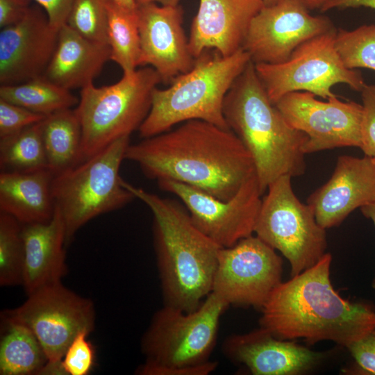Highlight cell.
Segmentation results:
<instances>
[{"mask_svg": "<svg viewBox=\"0 0 375 375\" xmlns=\"http://www.w3.org/2000/svg\"><path fill=\"white\" fill-rule=\"evenodd\" d=\"M110 54L108 44L85 38L65 24L43 76L67 90H81L93 83Z\"/></svg>", "mask_w": 375, "mask_h": 375, "instance_id": "cell-22", "label": "cell"}, {"mask_svg": "<svg viewBox=\"0 0 375 375\" xmlns=\"http://www.w3.org/2000/svg\"><path fill=\"white\" fill-rule=\"evenodd\" d=\"M284 0H262L265 6H272Z\"/></svg>", "mask_w": 375, "mask_h": 375, "instance_id": "cell-43", "label": "cell"}, {"mask_svg": "<svg viewBox=\"0 0 375 375\" xmlns=\"http://www.w3.org/2000/svg\"><path fill=\"white\" fill-rule=\"evenodd\" d=\"M90 333L82 331L72 340L67 349L62 366L65 375H88L95 364V350L88 340Z\"/></svg>", "mask_w": 375, "mask_h": 375, "instance_id": "cell-32", "label": "cell"}, {"mask_svg": "<svg viewBox=\"0 0 375 375\" xmlns=\"http://www.w3.org/2000/svg\"><path fill=\"white\" fill-rule=\"evenodd\" d=\"M42 121L0 138L1 172H27L48 168Z\"/></svg>", "mask_w": 375, "mask_h": 375, "instance_id": "cell-28", "label": "cell"}, {"mask_svg": "<svg viewBox=\"0 0 375 375\" xmlns=\"http://www.w3.org/2000/svg\"><path fill=\"white\" fill-rule=\"evenodd\" d=\"M229 306L210 292L191 312L164 305L157 310L141 340L146 358L141 375H208L218 362L210 360L219 321Z\"/></svg>", "mask_w": 375, "mask_h": 375, "instance_id": "cell-5", "label": "cell"}, {"mask_svg": "<svg viewBox=\"0 0 375 375\" xmlns=\"http://www.w3.org/2000/svg\"><path fill=\"white\" fill-rule=\"evenodd\" d=\"M180 0H136L137 4L156 3L161 6H178Z\"/></svg>", "mask_w": 375, "mask_h": 375, "instance_id": "cell-41", "label": "cell"}, {"mask_svg": "<svg viewBox=\"0 0 375 375\" xmlns=\"http://www.w3.org/2000/svg\"><path fill=\"white\" fill-rule=\"evenodd\" d=\"M160 82L158 72L144 66L114 84L96 87L92 83L81 89L74 109L82 133L79 163L139 130Z\"/></svg>", "mask_w": 375, "mask_h": 375, "instance_id": "cell-7", "label": "cell"}, {"mask_svg": "<svg viewBox=\"0 0 375 375\" xmlns=\"http://www.w3.org/2000/svg\"><path fill=\"white\" fill-rule=\"evenodd\" d=\"M264 6L262 0H200L188 39L192 55L197 58L211 49L224 57L235 53Z\"/></svg>", "mask_w": 375, "mask_h": 375, "instance_id": "cell-19", "label": "cell"}, {"mask_svg": "<svg viewBox=\"0 0 375 375\" xmlns=\"http://www.w3.org/2000/svg\"><path fill=\"white\" fill-rule=\"evenodd\" d=\"M283 260L256 235L221 248L212 291L229 306L261 309L281 283Z\"/></svg>", "mask_w": 375, "mask_h": 375, "instance_id": "cell-12", "label": "cell"}, {"mask_svg": "<svg viewBox=\"0 0 375 375\" xmlns=\"http://www.w3.org/2000/svg\"><path fill=\"white\" fill-rule=\"evenodd\" d=\"M223 112L229 128L252 157L262 194L283 176L305 173L308 136L292 127L270 101L252 60L227 92Z\"/></svg>", "mask_w": 375, "mask_h": 375, "instance_id": "cell-4", "label": "cell"}, {"mask_svg": "<svg viewBox=\"0 0 375 375\" xmlns=\"http://www.w3.org/2000/svg\"><path fill=\"white\" fill-rule=\"evenodd\" d=\"M329 0H305L310 10L321 9V8Z\"/></svg>", "mask_w": 375, "mask_h": 375, "instance_id": "cell-42", "label": "cell"}, {"mask_svg": "<svg viewBox=\"0 0 375 375\" xmlns=\"http://www.w3.org/2000/svg\"><path fill=\"white\" fill-rule=\"evenodd\" d=\"M292 177L283 176L267 188L254 233L289 261L291 277L314 266L326 253L325 228L312 208L294 194Z\"/></svg>", "mask_w": 375, "mask_h": 375, "instance_id": "cell-9", "label": "cell"}, {"mask_svg": "<svg viewBox=\"0 0 375 375\" xmlns=\"http://www.w3.org/2000/svg\"><path fill=\"white\" fill-rule=\"evenodd\" d=\"M108 16V41L110 60L117 64L123 75L137 70L140 57V39L137 12L124 11L110 0H106Z\"/></svg>", "mask_w": 375, "mask_h": 375, "instance_id": "cell-27", "label": "cell"}, {"mask_svg": "<svg viewBox=\"0 0 375 375\" xmlns=\"http://www.w3.org/2000/svg\"><path fill=\"white\" fill-rule=\"evenodd\" d=\"M205 51L193 67L165 89L156 88L150 111L139 128L142 138H150L192 119L230 129L224 116L226 95L251 60L241 48L229 56Z\"/></svg>", "mask_w": 375, "mask_h": 375, "instance_id": "cell-6", "label": "cell"}, {"mask_svg": "<svg viewBox=\"0 0 375 375\" xmlns=\"http://www.w3.org/2000/svg\"><path fill=\"white\" fill-rule=\"evenodd\" d=\"M42 138L48 168L54 175L79 163L81 126L74 109L46 116Z\"/></svg>", "mask_w": 375, "mask_h": 375, "instance_id": "cell-25", "label": "cell"}, {"mask_svg": "<svg viewBox=\"0 0 375 375\" xmlns=\"http://www.w3.org/2000/svg\"><path fill=\"white\" fill-rule=\"evenodd\" d=\"M120 9L125 12L136 14L138 4L136 0H110Z\"/></svg>", "mask_w": 375, "mask_h": 375, "instance_id": "cell-39", "label": "cell"}, {"mask_svg": "<svg viewBox=\"0 0 375 375\" xmlns=\"http://www.w3.org/2000/svg\"><path fill=\"white\" fill-rule=\"evenodd\" d=\"M24 248L22 224L0 212V285H22Z\"/></svg>", "mask_w": 375, "mask_h": 375, "instance_id": "cell-29", "label": "cell"}, {"mask_svg": "<svg viewBox=\"0 0 375 375\" xmlns=\"http://www.w3.org/2000/svg\"><path fill=\"white\" fill-rule=\"evenodd\" d=\"M360 210L365 217L372 220L375 226V201L362 206ZM372 287L375 290V276L372 283Z\"/></svg>", "mask_w": 375, "mask_h": 375, "instance_id": "cell-40", "label": "cell"}, {"mask_svg": "<svg viewBox=\"0 0 375 375\" xmlns=\"http://www.w3.org/2000/svg\"><path fill=\"white\" fill-rule=\"evenodd\" d=\"M372 161H373V162H374V164L375 165V157H372Z\"/></svg>", "mask_w": 375, "mask_h": 375, "instance_id": "cell-44", "label": "cell"}, {"mask_svg": "<svg viewBox=\"0 0 375 375\" xmlns=\"http://www.w3.org/2000/svg\"><path fill=\"white\" fill-rule=\"evenodd\" d=\"M333 28L328 17L310 14L305 0H284L255 16L242 48L254 63H281L301 44Z\"/></svg>", "mask_w": 375, "mask_h": 375, "instance_id": "cell-15", "label": "cell"}, {"mask_svg": "<svg viewBox=\"0 0 375 375\" xmlns=\"http://www.w3.org/2000/svg\"><path fill=\"white\" fill-rule=\"evenodd\" d=\"M347 349L365 374L375 375V327Z\"/></svg>", "mask_w": 375, "mask_h": 375, "instance_id": "cell-35", "label": "cell"}, {"mask_svg": "<svg viewBox=\"0 0 375 375\" xmlns=\"http://www.w3.org/2000/svg\"><path fill=\"white\" fill-rule=\"evenodd\" d=\"M332 256L281 282L261 308L260 327L281 340L303 339L314 344L329 340L345 347L375 327V309L343 299L330 279Z\"/></svg>", "mask_w": 375, "mask_h": 375, "instance_id": "cell-2", "label": "cell"}, {"mask_svg": "<svg viewBox=\"0 0 375 375\" xmlns=\"http://www.w3.org/2000/svg\"><path fill=\"white\" fill-rule=\"evenodd\" d=\"M335 48L345 67L375 71V24L337 29Z\"/></svg>", "mask_w": 375, "mask_h": 375, "instance_id": "cell-30", "label": "cell"}, {"mask_svg": "<svg viewBox=\"0 0 375 375\" xmlns=\"http://www.w3.org/2000/svg\"><path fill=\"white\" fill-rule=\"evenodd\" d=\"M0 99L44 116L72 108L79 101L71 90L44 76L16 85H1Z\"/></svg>", "mask_w": 375, "mask_h": 375, "instance_id": "cell-26", "label": "cell"}, {"mask_svg": "<svg viewBox=\"0 0 375 375\" xmlns=\"http://www.w3.org/2000/svg\"><path fill=\"white\" fill-rule=\"evenodd\" d=\"M153 215V244L164 305L195 310L211 292L221 248L192 222L184 205L121 181Z\"/></svg>", "mask_w": 375, "mask_h": 375, "instance_id": "cell-3", "label": "cell"}, {"mask_svg": "<svg viewBox=\"0 0 375 375\" xmlns=\"http://www.w3.org/2000/svg\"><path fill=\"white\" fill-rule=\"evenodd\" d=\"M222 351L230 360L244 365L254 375L299 374L323 358L322 353L279 339L262 327L228 336Z\"/></svg>", "mask_w": 375, "mask_h": 375, "instance_id": "cell-20", "label": "cell"}, {"mask_svg": "<svg viewBox=\"0 0 375 375\" xmlns=\"http://www.w3.org/2000/svg\"><path fill=\"white\" fill-rule=\"evenodd\" d=\"M24 261L22 285L27 295L61 281L67 272L66 233L61 214L55 206L47 222L22 224Z\"/></svg>", "mask_w": 375, "mask_h": 375, "instance_id": "cell-21", "label": "cell"}, {"mask_svg": "<svg viewBox=\"0 0 375 375\" xmlns=\"http://www.w3.org/2000/svg\"><path fill=\"white\" fill-rule=\"evenodd\" d=\"M47 14L51 26L60 29L67 19L75 0H33Z\"/></svg>", "mask_w": 375, "mask_h": 375, "instance_id": "cell-36", "label": "cell"}, {"mask_svg": "<svg viewBox=\"0 0 375 375\" xmlns=\"http://www.w3.org/2000/svg\"><path fill=\"white\" fill-rule=\"evenodd\" d=\"M336 31L335 28L301 44L283 62L254 63L274 104L293 92H308L328 99L335 95L332 88L338 83L360 92L364 78L360 71L347 69L342 62L335 48Z\"/></svg>", "mask_w": 375, "mask_h": 375, "instance_id": "cell-11", "label": "cell"}, {"mask_svg": "<svg viewBox=\"0 0 375 375\" xmlns=\"http://www.w3.org/2000/svg\"><path fill=\"white\" fill-rule=\"evenodd\" d=\"M308 92H293L280 99L276 108L287 122L308 136L306 154L344 147L361 146L362 106L336 95L320 101Z\"/></svg>", "mask_w": 375, "mask_h": 375, "instance_id": "cell-14", "label": "cell"}, {"mask_svg": "<svg viewBox=\"0 0 375 375\" xmlns=\"http://www.w3.org/2000/svg\"><path fill=\"white\" fill-rule=\"evenodd\" d=\"M365 7L375 10V0H329L320 9L326 12L333 9L345 10Z\"/></svg>", "mask_w": 375, "mask_h": 375, "instance_id": "cell-38", "label": "cell"}, {"mask_svg": "<svg viewBox=\"0 0 375 375\" xmlns=\"http://www.w3.org/2000/svg\"><path fill=\"white\" fill-rule=\"evenodd\" d=\"M33 0H0V27L20 21L31 7Z\"/></svg>", "mask_w": 375, "mask_h": 375, "instance_id": "cell-37", "label": "cell"}, {"mask_svg": "<svg viewBox=\"0 0 375 375\" xmlns=\"http://www.w3.org/2000/svg\"><path fill=\"white\" fill-rule=\"evenodd\" d=\"M137 18L140 39L139 66L153 67L162 82L171 83L189 71L196 58L183 28L181 6L156 3L138 4Z\"/></svg>", "mask_w": 375, "mask_h": 375, "instance_id": "cell-17", "label": "cell"}, {"mask_svg": "<svg viewBox=\"0 0 375 375\" xmlns=\"http://www.w3.org/2000/svg\"><path fill=\"white\" fill-rule=\"evenodd\" d=\"M362 106L360 149L366 156L375 157V84H366L360 91Z\"/></svg>", "mask_w": 375, "mask_h": 375, "instance_id": "cell-34", "label": "cell"}, {"mask_svg": "<svg viewBox=\"0 0 375 375\" xmlns=\"http://www.w3.org/2000/svg\"><path fill=\"white\" fill-rule=\"evenodd\" d=\"M130 144L121 138L80 163L54 175L52 194L62 217L68 244L93 218L120 209L135 197L121 183L119 169Z\"/></svg>", "mask_w": 375, "mask_h": 375, "instance_id": "cell-8", "label": "cell"}, {"mask_svg": "<svg viewBox=\"0 0 375 375\" xmlns=\"http://www.w3.org/2000/svg\"><path fill=\"white\" fill-rule=\"evenodd\" d=\"M58 28L40 6H31L18 22L1 28V85L43 76L56 48Z\"/></svg>", "mask_w": 375, "mask_h": 375, "instance_id": "cell-16", "label": "cell"}, {"mask_svg": "<svg viewBox=\"0 0 375 375\" xmlns=\"http://www.w3.org/2000/svg\"><path fill=\"white\" fill-rule=\"evenodd\" d=\"M66 24L85 38L108 44L106 0H75Z\"/></svg>", "mask_w": 375, "mask_h": 375, "instance_id": "cell-31", "label": "cell"}, {"mask_svg": "<svg viewBox=\"0 0 375 375\" xmlns=\"http://www.w3.org/2000/svg\"><path fill=\"white\" fill-rule=\"evenodd\" d=\"M0 340V374H40L48 362L44 349L26 325L5 316Z\"/></svg>", "mask_w": 375, "mask_h": 375, "instance_id": "cell-24", "label": "cell"}, {"mask_svg": "<svg viewBox=\"0 0 375 375\" xmlns=\"http://www.w3.org/2000/svg\"><path fill=\"white\" fill-rule=\"evenodd\" d=\"M157 183L181 199L196 226L221 247H232L254 233L262 194L256 173L226 201L175 181Z\"/></svg>", "mask_w": 375, "mask_h": 375, "instance_id": "cell-13", "label": "cell"}, {"mask_svg": "<svg viewBox=\"0 0 375 375\" xmlns=\"http://www.w3.org/2000/svg\"><path fill=\"white\" fill-rule=\"evenodd\" d=\"M46 116L0 99V138L15 135Z\"/></svg>", "mask_w": 375, "mask_h": 375, "instance_id": "cell-33", "label": "cell"}, {"mask_svg": "<svg viewBox=\"0 0 375 375\" xmlns=\"http://www.w3.org/2000/svg\"><path fill=\"white\" fill-rule=\"evenodd\" d=\"M125 160L150 179L180 182L224 201L256 173L252 157L231 129L199 119L130 144Z\"/></svg>", "mask_w": 375, "mask_h": 375, "instance_id": "cell-1", "label": "cell"}, {"mask_svg": "<svg viewBox=\"0 0 375 375\" xmlns=\"http://www.w3.org/2000/svg\"><path fill=\"white\" fill-rule=\"evenodd\" d=\"M375 201V165L372 157H338L329 180L307 203L317 222L327 229L339 226L354 210Z\"/></svg>", "mask_w": 375, "mask_h": 375, "instance_id": "cell-18", "label": "cell"}, {"mask_svg": "<svg viewBox=\"0 0 375 375\" xmlns=\"http://www.w3.org/2000/svg\"><path fill=\"white\" fill-rule=\"evenodd\" d=\"M53 173L49 169L0 173V212L22 224L47 222L53 217Z\"/></svg>", "mask_w": 375, "mask_h": 375, "instance_id": "cell-23", "label": "cell"}, {"mask_svg": "<svg viewBox=\"0 0 375 375\" xmlns=\"http://www.w3.org/2000/svg\"><path fill=\"white\" fill-rule=\"evenodd\" d=\"M19 307L3 315L28 327L42 345L48 362L42 375H65L62 357L75 337L94 328L92 301L65 287L60 282L45 285L27 295Z\"/></svg>", "mask_w": 375, "mask_h": 375, "instance_id": "cell-10", "label": "cell"}]
</instances>
